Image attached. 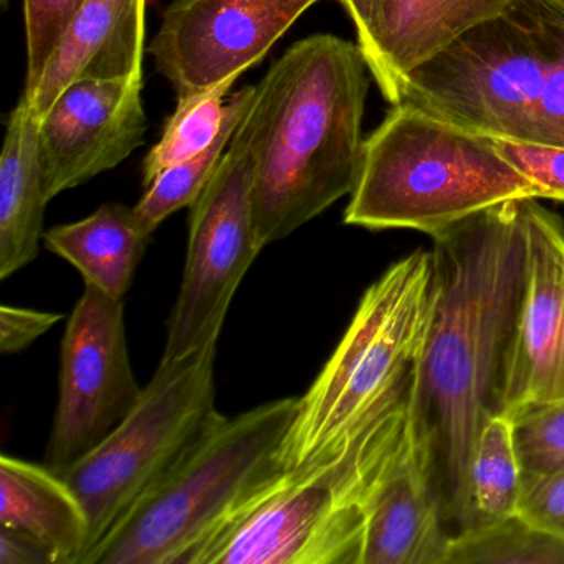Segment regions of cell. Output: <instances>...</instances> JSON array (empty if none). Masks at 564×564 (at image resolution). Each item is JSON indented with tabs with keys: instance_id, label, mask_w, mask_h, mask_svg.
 <instances>
[{
	"instance_id": "obj_1",
	"label": "cell",
	"mask_w": 564,
	"mask_h": 564,
	"mask_svg": "<svg viewBox=\"0 0 564 564\" xmlns=\"http://www.w3.org/2000/svg\"><path fill=\"white\" fill-rule=\"evenodd\" d=\"M432 240L434 305L414 369L411 431L454 540L474 527L471 457L503 405L527 276L523 199L475 214Z\"/></svg>"
},
{
	"instance_id": "obj_2",
	"label": "cell",
	"mask_w": 564,
	"mask_h": 564,
	"mask_svg": "<svg viewBox=\"0 0 564 564\" xmlns=\"http://www.w3.org/2000/svg\"><path fill=\"white\" fill-rule=\"evenodd\" d=\"M368 62L332 34L296 42L256 85L242 128L253 153V229L260 250L355 189L361 167Z\"/></svg>"
},
{
	"instance_id": "obj_3",
	"label": "cell",
	"mask_w": 564,
	"mask_h": 564,
	"mask_svg": "<svg viewBox=\"0 0 564 564\" xmlns=\"http://www.w3.org/2000/svg\"><path fill=\"white\" fill-rule=\"evenodd\" d=\"M412 381L339 447L257 488L184 564H361L369 501L411 437Z\"/></svg>"
},
{
	"instance_id": "obj_4",
	"label": "cell",
	"mask_w": 564,
	"mask_h": 564,
	"mask_svg": "<svg viewBox=\"0 0 564 564\" xmlns=\"http://www.w3.org/2000/svg\"><path fill=\"white\" fill-rule=\"evenodd\" d=\"M401 104L484 137L564 148V0H513L412 72Z\"/></svg>"
},
{
	"instance_id": "obj_5",
	"label": "cell",
	"mask_w": 564,
	"mask_h": 564,
	"mask_svg": "<svg viewBox=\"0 0 564 564\" xmlns=\"http://www.w3.org/2000/svg\"><path fill=\"white\" fill-rule=\"evenodd\" d=\"M345 224L435 234L500 204L540 199L494 138L462 130L408 104L394 105L365 140Z\"/></svg>"
},
{
	"instance_id": "obj_6",
	"label": "cell",
	"mask_w": 564,
	"mask_h": 564,
	"mask_svg": "<svg viewBox=\"0 0 564 564\" xmlns=\"http://www.w3.org/2000/svg\"><path fill=\"white\" fill-rule=\"evenodd\" d=\"M300 398L220 414L206 434L85 556L84 564H184L257 488L282 470Z\"/></svg>"
},
{
	"instance_id": "obj_7",
	"label": "cell",
	"mask_w": 564,
	"mask_h": 564,
	"mask_svg": "<svg viewBox=\"0 0 564 564\" xmlns=\"http://www.w3.org/2000/svg\"><path fill=\"white\" fill-rule=\"evenodd\" d=\"M432 305V250H415L366 290L341 341L299 399L280 452L283 468L339 447L412 378Z\"/></svg>"
},
{
	"instance_id": "obj_8",
	"label": "cell",
	"mask_w": 564,
	"mask_h": 564,
	"mask_svg": "<svg viewBox=\"0 0 564 564\" xmlns=\"http://www.w3.org/2000/svg\"><path fill=\"white\" fill-rule=\"evenodd\" d=\"M216 351L217 346H210L160 361L130 414L61 474L90 521L87 554L219 419Z\"/></svg>"
},
{
	"instance_id": "obj_9",
	"label": "cell",
	"mask_w": 564,
	"mask_h": 564,
	"mask_svg": "<svg viewBox=\"0 0 564 564\" xmlns=\"http://www.w3.org/2000/svg\"><path fill=\"white\" fill-rule=\"evenodd\" d=\"M253 153L240 124L189 216L180 295L161 361L217 346L234 295L262 250L253 229Z\"/></svg>"
},
{
	"instance_id": "obj_10",
	"label": "cell",
	"mask_w": 564,
	"mask_h": 564,
	"mask_svg": "<svg viewBox=\"0 0 564 564\" xmlns=\"http://www.w3.org/2000/svg\"><path fill=\"white\" fill-rule=\"evenodd\" d=\"M141 392L128 352L123 300L85 283L62 341L45 465L57 474L68 470L121 424Z\"/></svg>"
},
{
	"instance_id": "obj_11",
	"label": "cell",
	"mask_w": 564,
	"mask_h": 564,
	"mask_svg": "<svg viewBox=\"0 0 564 564\" xmlns=\"http://www.w3.org/2000/svg\"><path fill=\"white\" fill-rule=\"evenodd\" d=\"M323 0H174L148 47L177 100L242 75Z\"/></svg>"
},
{
	"instance_id": "obj_12",
	"label": "cell",
	"mask_w": 564,
	"mask_h": 564,
	"mask_svg": "<svg viewBox=\"0 0 564 564\" xmlns=\"http://www.w3.org/2000/svg\"><path fill=\"white\" fill-rule=\"evenodd\" d=\"M527 276L505 375L501 415L564 401V226L523 199Z\"/></svg>"
},
{
	"instance_id": "obj_13",
	"label": "cell",
	"mask_w": 564,
	"mask_h": 564,
	"mask_svg": "<svg viewBox=\"0 0 564 564\" xmlns=\"http://www.w3.org/2000/svg\"><path fill=\"white\" fill-rule=\"evenodd\" d=\"M143 80H80L39 118V153L48 203L120 166L144 143Z\"/></svg>"
},
{
	"instance_id": "obj_14",
	"label": "cell",
	"mask_w": 564,
	"mask_h": 564,
	"mask_svg": "<svg viewBox=\"0 0 564 564\" xmlns=\"http://www.w3.org/2000/svg\"><path fill=\"white\" fill-rule=\"evenodd\" d=\"M147 0H87L31 95L35 117L80 80H143Z\"/></svg>"
},
{
	"instance_id": "obj_15",
	"label": "cell",
	"mask_w": 564,
	"mask_h": 564,
	"mask_svg": "<svg viewBox=\"0 0 564 564\" xmlns=\"http://www.w3.org/2000/svg\"><path fill=\"white\" fill-rule=\"evenodd\" d=\"M513 0H376L366 62L382 95L401 104L405 78Z\"/></svg>"
},
{
	"instance_id": "obj_16",
	"label": "cell",
	"mask_w": 564,
	"mask_h": 564,
	"mask_svg": "<svg viewBox=\"0 0 564 564\" xmlns=\"http://www.w3.org/2000/svg\"><path fill=\"white\" fill-rule=\"evenodd\" d=\"M451 543L411 431L369 501L361 564H445Z\"/></svg>"
},
{
	"instance_id": "obj_17",
	"label": "cell",
	"mask_w": 564,
	"mask_h": 564,
	"mask_svg": "<svg viewBox=\"0 0 564 564\" xmlns=\"http://www.w3.org/2000/svg\"><path fill=\"white\" fill-rule=\"evenodd\" d=\"M0 527L37 538L57 564H82L90 521L74 488L47 465L0 457Z\"/></svg>"
},
{
	"instance_id": "obj_18",
	"label": "cell",
	"mask_w": 564,
	"mask_h": 564,
	"mask_svg": "<svg viewBox=\"0 0 564 564\" xmlns=\"http://www.w3.org/2000/svg\"><path fill=\"white\" fill-rule=\"evenodd\" d=\"M47 204L39 118L22 95L9 117L0 156V279L8 280L37 259Z\"/></svg>"
},
{
	"instance_id": "obj_19",
	"label": "cell",
	"mask_w": 564,
	"mask_h": 564,
	"mask_svg": "<svg viewBox=\"0 0 564 564\" xmlns=\"http://www.w3.org/2000/svg\"><path fill=\"white\" fill-rule=\"evenodd\" d=\"M148 239L133 209L117 203L104 204L91 216L44 234L45 247L70 262L85 283L121 300L133 283Z\"/></svg>"
},
{
	"instance_id": "obj_20",
	"label": "cell",
	"mask_w": 564,
	"mask_h": 564,
	"mask_svg": "<svg viewBox=\"0 0 564 564\" xmlns=\"http://www.w3.org/2000/svg\"><path fill=\"white\" fill-rule=\"evenodd\" d=\"M256 100V87H243L227 100L223 127L206 151L193 160L176 164L163 171L133 207L134 217L141 230L148 237L171 216L183 207H191L203 193L213 174L239 130L242 121L249 115Z\"/></svg>"
},
{
	"instance_id": "obj_21",
	"label": "cell",
	"mask_w": 564,
	"mask_h": 564,
	"mask_svg": "<svg viewBox=\"0 0 564 564\" xmlns=\"http://www.w3.org/2000/svg\"><path fill=\"white\" fill-rule=\"evenodd\" d=\"M521 485L523 470L514 448L511 421L505 415H495L478 435L471 457V530L518 513Z\"/></svg>"
},
{
	"instance_id": "obj_22",
	"label": "cell",
	"mask_w": 564,
	"mask_h": 564,
	"mask_svg": "<svg viewBox=\"0 0 564 564\" xmlns=\"http://www.w3.org/2000/svg\"><path fill=\"white\" fill-rule=\"evenodd\" d=\"M445 564H564V540L514 513L454 538Z\"/></svg>"
},
{
	"instance_id": "obj_23",
	"label": "cell",
	"mask_w": 564,
	"mask_h": 564,
	"mask_svg": "<svg viewBox=\"0 0 564 564\" xmlns=\"http://www.w3.org/2000/svg\"><path fill=\"white\" fill-rule=\"evenodd\" d=\"M239 78L236 75L216 87L177 100L176 111L167 120L163 137L144 158V187L163 171L193 160L209 148L223 127L227 95Z\"/></svg>"
},
{
	"instance_id": "obj_24",
	"label": "cell",
	"mask_w": 564,
	"mask_h": 564,
	"mask_svg": "<svg viewBox=\"0 0 564 564\" xmlns=\"http://www.w3.org/2000/svg\"><path fill=\"white\" fill-rule=\"evenodd\" d=\"M511 429L523 474L550 475L564 470V401L514 415Z\"/></svg>"
},
{
	"instance_id": "obj_25",
	"label": "cell",
	"mask_w": 564,
	"mask_h": 564,
	"mask_svg": "<svg viewBox=\"0 0 564 564\" xmlns=\"http://www.w3.org/2000/svg\"><path fill=\"white\" fill-rule=\"evenodd\" d=\"M87 0H24L28 35V77L24 95H31L70 22Z\"/></svg>"
},
{
	"instance_id": "obj_26",
	"label": "cell",
	"mask_w": 564,
	"mask_h": 564,
	"mask_svg": "<svg viewBox=\"0 0 564 564\" xmlns=\"http://www.w3.org/2000/svg\"><path fill=\"white\" fill-rule=\"evenodd\" d=\"M495 148L508 164L523 174L540 199L564 203V148L494 138Z\"/></svg>"
},
{
	"instance_id": "obj_27",
	"label": "cell",
	"mask_w": 564,
	"mask_h": 564,
	"mask_svg": "<svg viewBox=\"0 0 564 564\" xmlns=\"http://www.w3.org/2000/svg\"><path fill=\"white\" fill-rule=\"evenodd\" d=\"M518 513L564 540V470L550 475L523 474Z\"/></svg>"
},
{
	"instance_id": "obj_28",
	"label": "cell",
	"mask_w": 564,
	"mask_h": 564,
	"mask_svg": "<svg viewBox=\"0 0 564 564\" xmlns=\"http://www.w3.org/2000/svg\"><path fill=\"white\" fill-rule=\"evenodd\" d=\"M61 313L37 312L4 305L0 308V351L15 355L44 336L52 326L62 322Z\"/></svg>"
},
{
	"instance_id": "obj_29",
	"label": "cell",
	"mask_w": 564,
	"mask_h": 564,
	"mask_svg": "<svg viewBox=\"0 0 564 564\" xmlns=\"http://www.w3.org/2000/svg\"><path fill=\"white\" fill-rule=\"evenodd\" d=\"M0 564H57V557L37 538L0 527Z\"/></svg>"
},
{
	"instance_id": "obj_30",
	"label": "cell",
	"mask_w": 564,
	"mask_h": 564,
	"mask_svg": "<svg viewBox=\"0 0 564 564\" xmlns=\"http://www.w3.org/2000/svg\"><path fill=\"white\" fill-rule=\"evenodd\" d=\"M351 18L358 35V45L362 54H368L371 45L372 18H375L376 0H338Z\"/></svg>"
},
{
	"instance_id": "obj_31",
	"label": "cell",
	"mask_w": 564,
	"mask_h": 564,
	"mask_svg": "<svg viewBox=\"0 0 564 564\" xmlns=\"http://www.w3.org/2000/svg\"><path fill=\"white\" fill-rule=\"evenodd\" d=\"M2 2V6H8V0H0Z\"/></svg>"
}]
</instances>
